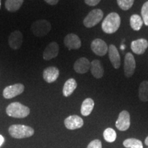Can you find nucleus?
<instances>
[{"label":"nucleus","mask_w":148,"mask_h":148,"mask_svg":"<svg viewBox=\"0 0 148 148\" xmlns=\"http://www.w3.org/2000/svg\"><path fill=\"white\" fill-rule=\"evenodd\" d=\"M121 18L116 12H111L106 16L101 24V29L106 34H113L119 28Z\"/></svg>","instance_id":"1"},{"label":"nucleus","mask_w":148,"mask_h":148,"mask_svg":"<svg viewBox=\"0 0 148 148\" xmlns=\"http://www.w3.org/2000/svg\"><path fill=\"white\" fill-rule=\"evenodd\" d=\"M148 47V41L145 38L133 40L131 42V49L134 53L138 55L143 54Z\"/></svg>","instance_id":"14"},{"label":"nucleus","mask_w":148,"mask_h":148,"mask_svg":"<svg viewBox=\"0 0 148 148\" xmlns=\"http://www.w3.org/2000/svg\"><path fill=\"white\" fill-rule=\"evenodd\" d=\"M51 23L45 19L37 20L32 23L31 30L34 36L42 37L47 35L50 32Z\"/></svg>","instance_id":"4"},{"label":"nucleus","mask_w":148,"mask_h":148,"mask_svg":"<svg viewBox=\"0 0 148 148\" xmlns=\"http://www.w3.org/2000/svg\"><path fill=\"white\" fill-rule=\"evenodd\" d=\"M3 142H4V138H3V136H2V135L0 134V147L2 145Z\"/></svg>","instance_id":"31"},{"label":"nucleus","mask_w":148,"mask_h":148,"mask_svg":"<svg viewBox=\"0 0 148 148\" xmlns=\"http://www.w3.org/2000/svg\"><path fill=\"white\" fill-rule=\"evenodd\" d=\"M130 27L134 31H139L143 26V18L138 14H133L130 18Z\"/></svg>","instance_id":"21"},{"label":"nucleus","mask_w":148,"mask_h":148,"mask_svg":"<svg viewBox=\"0 0 148 148\" xmlns=\"http://www.w3.org/2000/svg\"><path fill=\"white\" fill-rule=\"evenodd\" d=\"M59 53V46L56 42H51L48 44L42 53V57L45 60H51L57 56Z\"/></svg>","instance_id":"13"},{"label":"nucleus","mask_w":148,"mask_h":148,"mask_svg":"<svg viewBox=\"0 0 148 148\" xmlns=\"http://www.w3.org/2000/svg\"><path fill=\"white\" fill-rule=\"evenodd\" d=\"M103 12L102 10L100 9H94L90 11L87 16L84 18L83 23L85 27L90 28L99 23L103 18Z\"/></svg>","instance_id":"5"},{"label":"nucleus","mask_w":148,"mask_h":148,"mask_svg":"<svg viewBox=\"0 0 148 148\" xmlns=\"http://www.w3.org/2000/svg\"><path fill=\"white\" fill-rule=\"evenodd\" d=\"M136 69V61L131 53H127L124 58V74L125 77H130L134 75Z\"/></svg>","instance_id":"9"},{"label":"nucleus","mask_w":148,"mask_h":148,"mask_svg":"<svg viewBox=\"0 0 148 148\" xmlns=\"http://www.w3.org/2000/svg\"><path fill=\"white\" fill-rule=\"evenodd\" d=\"M30 110L28 107L19 102H13L6 108V113L8 116L14 118H25L29 115Z\"/></svg>","instance_id":"2"},{"label":"nucleus","mask_w":148,"mask_h":148,"mask_svg":"<svg viewBox=\"0 0 148 148\" xmlns=\"http://www.w3.org/2000/svg\"><path fill=\"white\" fill-rule=\"evenodd\" d=\"M64 44L68 49H78L81 47L82 42L78 36L75 34H69L64 37Z\"/></svg>","instance_id":"10"},{"label":"nucleus","mask_w":148,"mask_h":148,"mask_svg":"<svg viewBox=\"0 0 148 148\" xmlns=\"http://www.w3.org/2000/svg\"><path fill=\"white\" fill-rule=\"evenodd\" d=\"M23 3V0H6L5 7L9 12H16L19 10Z\"/></svg>","instance_id":"23"},{"label":"nucleus","mask_w":148,"mask_h":148,"mask_svg":"<svg viewBox=\"0 0 148 148\" xmlns=\"http://www.w3.org/2000/svg\"><path fill=\"white\" fill-rule=\"evenodd\" d=\"M90 61L84 57L77 59L73 64V69L75 71L80 74L86 73L90 69Z\"/></svg>","instance_id":"16"},{"label":"nucleus","mask_w":148,"mask_h":148,"mask_svg":"<svg viewBox=\"0 0 148 148\" xmlns=\"http://www.w3.org/2000/svg\"><path fill=\"white\" fill-rule=\"evenodd\" d=\"M141 15L143 23L148 26V1L144 3L141 8Z\"/></svg>","instance_id":"27"},{"label":"nucleus","mask_w":148,"mask_h":148,"mask_svg":"<svg viewBox=\"0 0 148 148\" xmlns=\"http://www.w3.org/2000/svg\"><path fill=\"white\" fill-rule=\"evenodd\" d=\"M118 5L123 10H127L132 8L134 0H116Z\"/></svg>","instance_id":"26"},{"label":"nucleus","mask_w":148,"mask_h":148,"mask_svg":"<svg viewBox=\"0 0 148 148\" xmlns=\"http://www.w3.org/2000/svg\"><path fill=\"white\" fill-rule=\"evenodd\" d=\"M45 1L49 5H56L58 3L59 0H45Z\"/></svg>","instance_id":"30"},{"label":"nucleus","mask_w":148,"mask_h":148,"mask_svg":"<svg viewBox=\"0 0 148 148\" xmlns=\"http://www.w3.org/2000/svg\"><path fill=\"white\" fill-rule=\"evenodd\" d=\"M90 48L92 52L99 56L106 55L108 51V47L106 42L100 38H96L92 40L90 44Z\"/></svg>","instance_id":"7"},{"label":"nucleus","mask_w":148,"mask_h":148,"mask_svg":"<svg viewBox=\"0 0 148 148\" xmlns=\"http://www.w3.org/2000/svg\"><path fill=\"white\" fill-rule=\"evenodd\" d=\"M101 0H84L85 3L90 6H95L100 2Z\"/></svg>","instance_id":"29"},{"label":"nucleus","mask_w":148,"mask_h":148,"mask_svg":"<svg viewBox=\"0 0 148 148\" xmlns=\"http://www.w3.org/2000/svg\"><path fill=\"white\" fill-rule=\"evenodd\" d=\"M103 136L104 140L108 143H113L116 138V133L114 129L108 127L103 131Z\"/></svg>","instance_id":"25"},{"label":"nucleus","mask_w":148,"mask_h":148,"mask_svg":"<svg viewBox=\"0 0 148 148\" xmlns=\"http://www.w3.org/2000/svg\"><path fill=\"white\" fill-rule=\"evenodd\" d=\"M94 105H95V103L91 98L85 99L81 106V114L85 116L89 115L93 110Z\"/></svg>","instance_id":"20"},{"label":"nucleus","mask_w":148,"mask_h":148,"mask_svg":"<svg viewBox=\"0 0 148 148\" xmlns=\"http://www.w3.org/2000/svg\"><path fill=\"white\" fill-rule=\"evenodd\" d=\"M77 88V82L75 79L70 78L66 81L64 83L63 88H62V93L64 97H69L73 93L74 90Z\"/></svg>","instance_id":"19"},{"label":"nucleus","mask_w":148,"mask_h":148,"mask_svg":"<svg viewBox=\"0 0 148 148\" xmlns=\"http://www.w3.org/2000/svg\"><path fill=\"white\" fill-rule=\"evenodd\" d=\"M1 0H0V9H1Z\"/></svg>","instance_id":"33"},{"label":"nucleus","mask_w":148,"mask_h":148,"mask_svg":"<svg viewBox=\"0 0 148 148\" xmlns=\"http://www.w3.org/2000/svg\"><path fill=\"white\" fill-rule=\"evenodd\" d=\"M8 132L13 138H23L32 136L34 134V130L32 127L27 125L15 124L10 125Z\"/></svg>","instance_id":"3"},{"label":"nucleus","mask_w":148,"mask_h":148,"mask_svg":"<svg viewBox=\"0 0 148 148\" xmlns=\"http://www.w3.org/2000/svg\"><path fill=\"white\" fill-rule=\"evenodd\" d=\"M115 126L120 131H126L130 126V114L127 110L120 112L116 121Z\"/></svg>","instance_id":"6"},{"label":"nucleus","mask_w":148,"mask_h":148,"mask_svg":"<svg viewBox=\"0 0 148 148\" xmlns=\"http://www.w3.org/2000/svg\"><path fill=\"white\" fill-rule=\"evenodd\" d=\"M23 42V34L19 30H15L10 34L8 38V44L12 49H18L21 47Z\"/></svg>","instance_id":"11"},{"label":"nucleus","mask_w":148,"mask_h":148,"mask_svg":"<svg viewBox=\"0 0 148 148\" xmlns=\"http://www.w3.org/2000/svg\"><path fill=\"white\" fill-rule=\"evenodd\" d=\"M24 85L20 83L6 86L3 91V96L5 99H11L21 95L24 90Z\"/></svg>","instance_id":"8"},{"label":"nucleus","mask_w":148,"mask_h":148,"mask_svg":"<svg viewBox=\"0 0 148 148\" xmlns=\"http://www.w3.org/2000/svg\"><path fill=\"white\" fill-rule=\"evenodd\" d=\"M86 148H102V144H101V140L95 139L90 142Z\"/></svg>","instance_id":"28"},{"label":"nucleus","mask_w":148,"mask_h":148,"mask_svg":"<svg viewBox=\"0 0 148 148\" xmlns=\"http://www.w3.org/2000/svg\"><path fill=\"white\" fill-rule=\"evenodd\" d=\"M60 75L59 69L56 66H49L44 69L42 73V77L45 82L47 83H52L55 82Z\"/></svg>","instance_id":"15"},{"label":"nucleus","mask_w":148,"mask_h":148,"mask_svg":"<svg viewBox=\"0 0 148 148\" xmlns=\"http://www.w3.org/2000/svg\"><path fill=\"white\" fill-rule=\"evenodd\" d=\"M64 125L69 130H76L80 128L84 125V121L80 116L71 115L64 119Z\"/></svg>","instance_id":"12"},{"label":"nucleus","mask_w":148,"mask_h":148,"mask_svg":"<svg viewBox=\"0 0 148 148\" xmlns=\"http://www.w3.org/2000/svg\"><path fill=\"white\" fill-rule=\"evenodd\" d=\"M123 145L126 148H143L141 140L134 138H129L124 140Z\"/></svg>","instance_id":"24"},{"label":"nucleus","mask_w":148,"mask_h":148,"mask_svg":"<svg viewBox=\"0 0 148 148\" xmlns=\"http://www.w3.org/2000/svg\"><path fill=\"white\" fill-rule=\"evenodd\" d=\"M145 144L147 146H148V136H147V137H146L145 140Z\"/></svg>","instance_id":"32"},{"label":"nucleus","mask_w":148,"mask_h":148,"mask_svg":"<svg viewBox=\"0 0 148 148\" xmlns=\"http://www.w3.org/2000/svg\"><path fill=\"white\" fill-rule=\"evenodd\" d=\"M108 56L110 62L114 69H119L121 64V58L119 51L114 45H110L108 47Z\"/></svg>","instance_id":"17"},{"label":"nucleus","mask_w":148,"mask_h":148,"mask_svg":"<svg viewBox=\"0 0 148 148\" xmlns=\"http://www.w3.org/2000/svg\"><path fill=\"white\" fill-rule=\"evenodd\" d=\"M90 72L92 75H93L95 78L99 79L103 77L104 70L102 65H101V62L98 60H94L90 62Z\"/></svg>","instance_id":"18"},{"label":"nucleus","mask_w":148,"mask_h":148,"mask_svg":"<svg viewBox=\"0 0 148 148\" xmlns=\"http://www.w3.org/2000/svg\"><path fill=\"white\" fill-rule=\"evenodd\" d=\"M138 97L140 100L143 102L148 101V81L144 80L140 84L138 88Z\"/></svg>","instance_id":"22"}]
</instances>
